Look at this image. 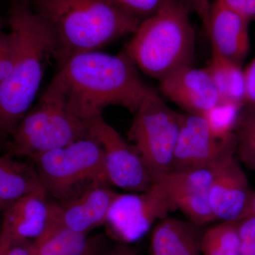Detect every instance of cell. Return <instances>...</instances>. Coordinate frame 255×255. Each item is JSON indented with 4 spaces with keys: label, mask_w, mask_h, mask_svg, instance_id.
Returning <instances> with one entry per match:
<instances>
[{
    "label": "cell",
    "mask_w": 255,
    "mask_h": 255,
    "mask_svg": "<svg viewBox=\"0 0 255 255\" xmlns=\"http://www.w3.org/2000/svg\"><path fill=\"white\" fill-rule=\"evenodd\" d=\"M189 13H195L202 21L204 28L209 21L211 4L210 0H181Z\"/></svg>",
    "instance_id": "cell-29"
},
{
    "label": "cell",
    "mask_w": 255,
    "mask_h": 255,
    "mask_svg": "<svg viewBox=\"0 0 255 255\" xmlns=\"http://www.w3.org/2000/svg\"><path fill=\"white\" fill-rule=\"evenodd\" d=\"M102 255H137V250L130 245L121 243Z\"/></svg>",
    "instance_id": "cell-30"
},
{
    "label": "cell",
    "mask_w": 255,
    "mask_h": 255,
    "mask_svg": "<svg viewBox=\"0 0 255 255\" xmlns=\"http://www.w3.org/2000/svg\"><path fill=\"white\" fill-rule=\"evenodd\" d=\"M248 217H255V191H252L246 211H245L241 220Z\"/></svg>",
    "instance_id": "cell-32"
},
{
    "label": "cell",
    "mask_w": 255,
    "mask_h": 255,
    "mask_svg": "<svg viewBox=\"0 0 255 255\" xmlns=\"http://www.w3.org/2000/svg\"><path fill=\"white\" fill-rule=\"evenodd\" d=\"M16 1H23V2H28L30 3V4H31V1H32V0H16Z\"/></svg>",
    "instance_id": "cell-36"
},
{
    "label": "cell",
    "mask_w": 255,
    "mask_h": 255,
    "mask_svg": "<svg viewBox=\"0 0 255 255\" xmlns=\"http://www.w3.org/2000/svg\"><path fill=\"white\" fill-rule=\"evenodd\" d=\"M129 140L142 157L154 182L172 169L181 114L172 110L153 90L134 114Z\"/></svg>",
    "instance_id": "cell-7"
},
{
    "label": "cell",
    "mask_w": 255,
    "mask_h": 255,
    "mask_svg": "<svg viewBox=\"0 0 255 255\" xmlns=\"http://www.w3.org/2000/svg\"><path fill=\"white\" fill-rule=\"evenodd\" d=\"M199 227L168 216L161 220L151 235V255H202Z\"/></svg>",
    "instance_id": "cell-17"
},
{
    "label": "cell",
    "mask_w": 255,
    "mask_h": 255,
    "mask_svg": "<svg viewBox=\"0 0 255 255\" xmlns=\"http://www.w3.org/2000/svg\"><path fill=\"white\" fill-rule=\"evenodd\" d=\"M14 55V41L11 32L0 31V82L11 73Z\"/></svg>",
    "instance_id": "cell-25"
},
{
    "label": "cell",
    "mask_w": 255,
    "mask_h": 255,
    "mask_svg": "<svg viewBox=\"0 0 255 255\" xmlns=\"http://www.w3.org/2000/svg\"><path fill=\"white\" fill-rule=\"evenodd\" d=\"M189 14L181 0H169L140 22L125 50L137 69L159 81L193 65L196 38Z\"/></svg>",
    "instance_id": "cell-4"
},
{
    "label": "cell",
    "mask_w": 255,
    "mask_h": 255,
    "mask_svg": "<svg viewBox=\"0 0 255 255\" xmlns=\"http://www.w3.org/2000/svg\"><path fill=\"white\" fill-rule=\"evenodd\" d=\"M56 212V201L43 189L23 196L1 214L0 243L12 246L34 241L55 222Z\"/></svg>",
    "instance_id": "cell-11"
},
{
    "label": "cell",
    "mask_w": 255,
    "mask_h": 255,
    "mask_svg": "<svg viewBox=\"0 0 255 255\" xmlns=\"http://www.w3.org/2000/svg\"><path fill=\"white\" fill-rule=\"evenodd\" d=\"M33 10L48 23L62 65L74 55L98 50L128 34L141 21L112 0H32Z\"/></svg>",
    "instance_id": "cell-3"
},
{
    "label": "cell",
    "mask_w": 255,
    "mask_h": 255,
    "mask_svg": "<svg viewBox=\"0 0 255 255\" xmlns=\"http://www.w3.org/2000/svg\"><path fill=\"white\" fill-rule=\"evenodd\" d=\"M4 135L0 133V148H1V145H2L3 141H4Z\"/></svg>",
    "instance_id": "cell-35"
},
{
    "label": "cell",
    "mask_w": 255,
    "mask_h": 255,
    "mask_svg": "<svg viewBox=\"0 0 255 255\" xmlns=\"http://www.w3.org/2000/svg\"><path fill=\"white\" fill-rule=\"evenodd\" d=\"M176 210L165 184L160 180L142 192L118 193L105 226L111 237L130 245L143 238L157 221Z\"/></svg>",
    "instance_id": "cell-8"
},
{
    "label": "cell",
    "mask_w": 255,
    "mask_h": 255,
    "mask_svg": "<svg viewBox=\"0 0 255 255\" xmlns=\"http://www.w3.org/2000/svg\"><path fill=\"white\" fill-rule=\"evenodd\" d=\"M237 228L241 255H255V217L238 221Z\"/></svg>",
    "instance_id": "cell-26"
},
{
    "label": "cell",
    "mask_w": 255,
    "mask_h": 255,
    "mask_svg": "<svg viewBox=\"0 0 255 255\" xmlns=\"http://www.w3.org/2000/svg\"><path fill=\"white\" fill-rule=\"evenodd\" d=\"M243 106L220 101L206 112L204 117L211 132L220 140H226L235 135Z\"/></svg>",
    "instance_id": "cell-21"
},
{
    "label": "cell",
    "mask_w": 255,
    "mask_h": 255,
    "mask_svg": "<svg viewBox=\"0 0 255 255\" xmlns=\"http://www.w3.org/2000/svg\"><path fill=\"white\" fill-rule=\"evenodd\" d=\"M245 107L255 112V58L244 70Z\"/></svg>",
    "instance_id": "cell-27"
},
{
    "label": "cell",
    "mask_w": 255,
    "mask_h": 255,
    "mask_svg": "<svg viewBox=\"0 0 255 255\" xmlns=\"http://www.w3.org/2000/svg\"><path fill=\"white\" fill-rule=\"evenodd\" d=\"M11 247V246H6V245L0 243V255H6L8 250H9Z\"/></svg>",
    "instance_id": "cell-33"
},
{
    "label": "cell",
    "mask_w": 255,
    "mask_h": 255,
    "mask_svg": "<svg viewBox=\"0 0 255 255\" xmlns=\"http://www.w3.org/2000/svg\"><path fill=\"white\" fill-rule=\"evenodd\" d=\"M32 242L15 245L8 250L6 255H31V244Z\"/></svg>",
    "instance_id": "cell-31"
},
{
    "label": "cell",
    "mask_w": 255,
    "mask_h": 255,
    "mask_svg": "<svg viewBox=\"0 0 255 255\" xmlns=\"http://www.w3.org/2000/svg\"><path fill=\"white\" fill-rule=\"evenodd\" d=\"M206 69L214 81L220 101L245 107L244 70L241 65L227 59L212 49L211 60Z\"/></svg>",
    "instance_id": "cell-19"
},
{
    "label": "cell",
    "mask_w": 255,
    "mask_h": 255,
    "mask_svg": "<svg viewBox=\"0 0 255 255\" xmlns=\"http://www.w3.org/2000/svg\"><path fill=\"white\" fill-rule=\"evenodd\" d=\"M43 189L33 162L0 154V214L23 196Z\"/></svg>",
    "instance_id": "cell-18"
},
{
    "label": "cell",
    "mask_w": 255,
    "mask_h": 255,
    "mask_svg": "<svg viewBox=\"0 0 255 255\" xmlns=\"http://www.w3.org/2000/svg\"><path fill=\"white\" fill-rule=\"evenodd\" d=\"M0 215H1V214H0Z\"/></svg>",
    "instance_id": "cell-37"
},
{
    "label": "cell",
    "mask_w": 255,
    "mask_h": 255,
    "mask_svg": "<svg viewBox=\"0 0 255 255\" xmlns=\"http://www.w3.org/2000/svg\"><path fill=\"white\" fill-rule=\"evenodd\" d=\"M85 122L89 135L102 147L106 172L111 185L128 192L147 190L154 182L134 146L126 141L102 115Z\"/></svg>",
    "instance_id": "cell-9"
},
{
    "label": "cell",
    "mask_w": 255,
    "mask_h": 255,
    "mask_svg": "<svg viewBox=\"0 0 255 255\" xmlns=\"http://www.w3.org/2000/svg\"><path fill=\"white\" fill-rule=\"evenodd\" d=\"M117 194L107 186H95L68 200L56 201L55 221L71 231L89 234L92 230L105 226Z\"/></svg>",
    "instance_id": "cell-14"
},
{
    "label": "cell",
    "mask_w": 255,
    "mask_h": 255,
    "mask_svg": "<svg viewBox=\"0 0 255 255\" xmlns=\"http://www.w3.org/2000/svg\"><path fill=\"white\" fill-rule=\"evenodd\" d=\"M159 82L162 94L187 114L203 116L220 102L219 93L206 68L184 67Z\"/></svg>",
    "instance_id": "cell-13"
},
{
    "label": "cell",
    "mask_w": 255,
    "mask_h": 255,
    "mask_svg": "<svg viewBox=\"0 0 255 255\" xmlns=\"http://www.w3.org/2000/svg\"><path fill=\"white\" fill-rule=\"evenodd\" d=\"M202 255H241L237 222L223 221L209 228L201 236Z\"/></svg>",
    "instance_id": "cell-20"
},
{
    "label": "cell",
    "mask_w": 255,
    "mask_h": 255,
    "mask_svg": "<svg viewBox=\"0 0 255 255\" xmlns=\"http://www.w3.org/2000/svg\"><path fill=\"white\" fill-rule=\"evenodd\" d=\"M108 251L103 238L89 237L56 221L31 244V255H102Z\"/></svg>",
    "instance_id": "cell-16"
},
{
    "label": "cell",
    "mask_w": 255,
    "mask_h": 255,
    "mask_svg": "<svg viewBox=\"0 0 255 255\" xmlns=\"http://www.w3.org/2000/svg\"><path fill=\"white\" fill-rule=\"evenodd\" d=\"M221 4L242 17L255 21V0H219Z\"/></svg>",
    "instance_id": "cell-28"
},
{
    "label": "cell",
    "mask_w": 255,
    "mask_h": 255,
    "mask_svg": "<svg viewBox=\"0 0 255 255\" xmlns=\"http://www.w3.org/2000/svg\"><path fill=\"white\" fill-rule=\"evenodd\" d=\"M250 21L216 0L211 4L205 28L212 49L241 65L251 47Z\"/></svg>",
    "instance_id": "cell-15"
},
{
    "label": "cell",
    "mask_w": 255,
    "mask_h": 255,
    "mask_svg": "<svg viewBox=\"0 0 255 255\" xmlns=\"http://www.w3.org/2000/svg\"><path fill=\"white\" fill-rule=\"evenodd\" d=\"M236 157L255 171V112L247 110L241 113L236 130Z\"/></svg>",
    "instance_id": "cell-23"
},
{
    "label": "cell",
    "mask_w": 255,
    "mask_h": 255,
    "mask_svg": "<svg viewBox=\"0 0 255 255\" xmlns=\"http://www.w3.org/2000/svg\"><path fill=\"white\" fill-rule=\"evenodd\" d=\"M88 135L86 122L70 110L61 84L55 76L11 134L6 149L11 155L31 160Z\"/></svg>",
    "instance_id": "cell-5"
},
{
    "label": "cell",
    "mask_w": 255,
    "mask_h": 255,
    "mask_svg": "<svg viewBox=\"0 0 255 255\" xmlns=\"http://www.w3.org/2000/svg\"><path fill=\"white\" fill-rule=\"evenodd\" d=\"M236 147L216 164L209 201L216 220L238 222L246 211L252 194L249 181L236 155Z\"/></svg>",
    "instance_id": "cell-12"
},
{
    "label": "cell",
    "mask_w": 255,
    "mask_h": 255,
    "mask_svg": "<svg viewBox=\"0 0 255 255\" xmlns=\"http://www.w3.org/2000/svg\"><path fill=\"white\" fill-rule=\"evenodd\" d=\"M209 191L177 194L171 196L177 210H179L196 226H202L217 221L209 201Z\"/></svg>",
    "instance_id": "cell-22"
},
{
    "label": "cell",
    "mask_w": 255,
    "mask_h": 255,
    "mask_svg": "<svg viewBox=\"0 0 255 255\" xmlns=\"http://www.w3.org/2000/svg\"><path fill=\"white\" fill-rule=\"evenodd\" d=\"M8 24L15 55L11 73L0 82V133L4 136H11L31 109L46 64L57 51L53 30L30 3L14 0Z\"/></svg>",
    "instance_id": "cell-2"
},
{
    "label": "cell",
    "mask_w": 255,
    "mask_h": 255,
    "mask_svg": "<svg viewBox=\"0 0 255 255\" xmlns=\"http://www.w3.org/2000/svg\"><path fill=\"white\" fill-rule=\"evenodd\" d=\"M236 147V133L228 140H220L210 130L204 117L181 114L171 172L215 165Z\"/></svg>",
    "instance_id": "cell-10"
},
{
    "label": "cell",
    "mask_w": 255,
    "mask_h": 255,
    "mask_svg": "<svg viewBox=\"0 0 255 255\" xmlns=\"http://www.w3.org/2000/svg\"><path fill=\"white\" fill-rule=\"evenodd\" d=\"M120 9L140 21L155 14L169 0H112Z\"/></svg>",
    "instance_id": "cell-24"
},
{
    "label": "cell",
    "mask_w": 255,
    "mask_h": 255,
    "mask_svg": "<svg viewBox=\"0 0 255 255\" xmlns=\"http://www.w3.org/2000/svg\"><path fill=\"white\" fill-rule=\"evenodd\" d=\"M4 21L0 18V31H3V27H4Z\"/></svg>",
    "instance_id": "cell-34"
},
{
    "label": "cell",
    "mask_w": 255,
    "mask_h": 255,
    "mask_svg": "<svg viewBox=\"0 0 255 255\" xmlns=\"http://www.w3.org/2000/svg\"><path fill=\"white\" fill-rule=\"evenodd\" d=\"M43 189L62 202L89 188L111 185L100 143L88 135L31 159Z\"/></svg>",
    "instance_id": "cell-6"
},
{
    "label": "cell",
    "mask_w": 255,
    "mask_h": 255,
    "mask_svg": "<svg viewBox=\"0 0 255 255\" xmlns=\"http://www.w3.org/2000/svg\"><path fill=\"white\" fill-rule=\"evenodd\" d=\"M70 110L83 120L102 115L112 106L135 114L151 87L142 81L126 52H86L60 65L55 75Z\"/></svg>",
    "instance_id": "cell-1"
}]
</instances>
